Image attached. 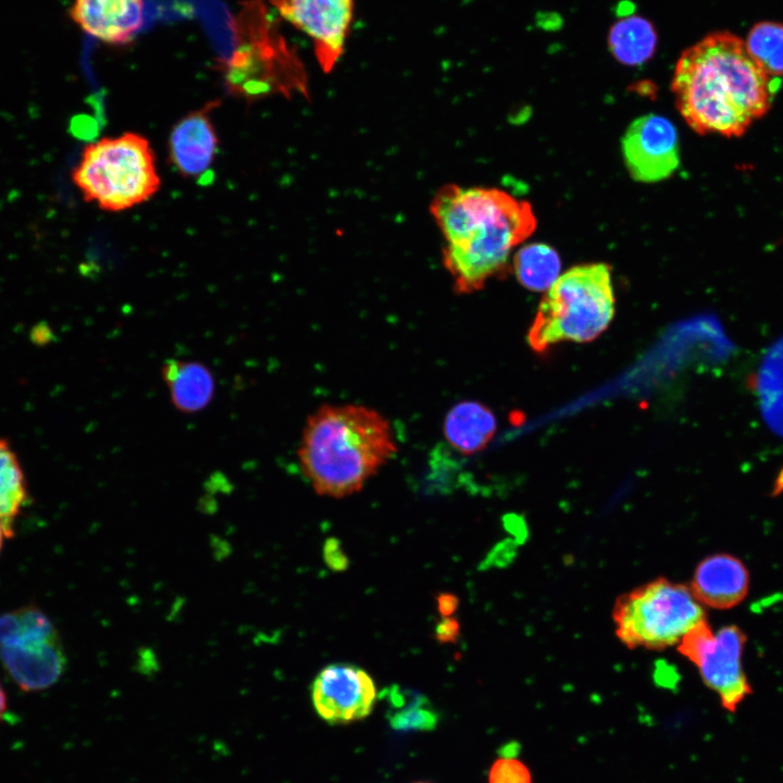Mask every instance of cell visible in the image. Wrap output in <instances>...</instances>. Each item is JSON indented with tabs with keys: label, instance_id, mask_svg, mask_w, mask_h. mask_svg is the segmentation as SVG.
I'll use <instances>...</instances> for the list:
<instances>
[{
	"label": "cell",
	"instance_id": "1",
	"mask_svg": "<svg viewBox=\"0 0 783 783\" xmlns=\"http://www.w3.org/2000/svg\"><path fill=\"white\" fill-rule=\"evenodd\" d=\"M776 78L758 65L742 38L714 32L682 52L671 90L693 130L739 137L770 109Z\"/></svg>",
	"mask_w": 783,
	"mask_h": 783
},
{
	"label": "cell",
	"instance_id": "2",
	"mask_svg": "<svg viewBox=\"0 0 783 783\" xmlns=\"http://www.w3.org/2000/svg\"><path fill=\"white\" fill-rule=\"evenodd\" d=\"M430 212L443 235V263L458 295L475 293L504 274L513 249L536 227L531 204L498 188L444 185Z\"/></svg>",
	"mask_w": 783,
	"mask_h": 783
},
{
	"label": "cell",
	"instance_id": "3",
	"mask_svg": "<svg viewBox=\"0 0 783 783\" xmlns=\"http://www.w3.org/2000/svg\"><path fill=\"white\" fill-rule=\"evenodd\" d=\"M389 421L363 405H322L308 417L298 447L316 494L341 498L364 486L397 453Z\"/></svg>",
	"mask_w": 783,
	"mask_h": 783
},
{
	"label": "cell",
	"instance_id": "4",
	"mask_svg": "<svg viewBox=\"0 0 783 783\" xmlns=\"http://www.w3.org/2000/svg\"><path fill=\"white\" fill-rule=\"evenodd\" d=\"M233 27L236 47L219 66L229 95L248 103L272 96L309 98L304 65L262 0L245 1Z\"/></svg>",
	"mask_w": 783,
	"mask_h": 783
},
{
	"label": "cell",
	"instance_id": "5",
	"mask_svg": "<svg viewBox=\"0 0 783 783\" xmlns=\"http://www.w3.org/2000/svg\"><path fill=\"white\" fill-rule=\"evenodd\" d=\"M71 179L85 201L110 212L148 201L161 186L152 147L134 132L88 144Z\"/></svg>",
	"mask_w": 783,
	"mask_h": 783
},
{
	"label": "cell",
	"instance_id": "6",
	"mask_svg": "<svg viewBox=\"0 0 783 783\" xmlns=\"http://www.w3.org/2000/svg\"><path fill=\"white\" fill-rule=\"evenodd\" d=\"M613 314L610 268L577 265L560 275L540 300L527 341L537 352L561 341H591L608 327Z\"/></svg>",
	"mask_w": 783,
	"mask_h": 783
},
{
	"label": "cell",
	"instance_id": "7",
	"mask_svg": "<svg viewBox=\"0 0 783 783\" xmlns=\"http://www.w3.org/2000/svg\"><path fill=\"white\" fill-rule=\"evenodd\" d=\"M613 620L626 646L660 649L680 643L706 619L691 588L660 577L621 596Z\"/></svg>",
	"mask_w": 783,
	"mask_h": 783
},
{
	"label": "cell",
	"instance_id": "8",
	"mask_svg": "<svg viewBox=\"0 0 783 783\" xmlns=\"http://www.w3.org/2000/svg\"><path fill=\"white\" fill-rule=\"evenodd\" d=\"M746 643L743 631L728 625L713 633L706 620L689 630L679 643V650L699 671L707 687L720 698L721 706L735 712L751 694V686L742 667Z\"/></svg>",
	"mask_w": 783,
	"mask_h": 783
},
{
	"label": "cell",
	"instance_id": "9",
	"mask_svg": "<svg viewBox=\"0 0 783 783\" xmlns=\"http://www.w3.org/2000/svg\"><path fill=\"white\" fill-rule=\"evenodd\" d=\"M279 16L312 41L315 59L331 73L345 52L353 20V0H268Z\"/></svg>",
	"mask_w": 783,
	"mask_h": 783
},
{
	"label": "cell",
	"instance_id": "10",
	"mask_svg": "<svg viewBox=\"0 0 783 783\" xmlns=\"http://www.w3.org/2000/svg\"><path fill=\"white\" fill-rule=\"evenodd\" d=\"M631 176L642 183L666 179L680 164L676 128L667 117L647 114L633 121L621 140Z\"/></svg>",
	"mask_w": 783,
	"mask_h": 783
},
{
	"label": "cell",
	"instance_id": "11",
	"mask_svg": "<svg viewBox=\"0 0 783 783\" xmlns=\"http://www.w3.org/2000/svg\"><path fill=\"white\" fill-rule=\"evenodd\" d=\"M316 713L331 724H344L368 717L376 700L371 675L350 663H333L323 668L311 686Z\"/></svg>",
	"mask_w": 783,
	"mask_h": 783
},
{
	"label": "cell",
	"instance_id": "12",
	"mask_svg": "<svg viewBox=\"0 0 783 783\" xmlns=\"http://www.w3.org/2000/svg\"><path fill=\"white\" fill-rule=\"evenodd\" d=\"M0 660L9 676L24 692L51 687L66 667L58 632L20 636L0 646Z\"/></svg>",
	"mask_w": 783,
	"mask_h": 783
},
{
	"label": "cell",
	"instance_id": "13",
	"mask_svg": "<svg viewBox=\"0 0 783 783\" xmlns=\"http://www.w3.org/2000/svg\"><path fill=\"white\" fill-rule=\"evenodd\" d=\"M219 105V100L209 101L184 115L171 129L169 160L183 177H200L212 166L220 142L212 112Z\"/></svg>",
	"mask_w": 783,
	"mask_h": 783
},
{
	"label": "cell",
	"instance_id": "14",
	"mask_svg": "<svg viewBox=\"0 0 783 783\" xmlns=\"http://www.w3.org/2000/svg\"><path fill=\"white\" fill-rule=\"evenodd\" d=\"M71 20L87 35L109 45L130 42L144 23L142 0H73Z\"/></svg>",
	"mask_w": 783,
	"mask_h": 783
},
{
	"label": "cell",
	"instance_id": "15",
	"mask_svg": "<svg viewBox=\"0 0 783 783\" xmlns=\"http://www.w3.org/2000/svg\"><path fill=\"white\" fill-rule=\"evenodd\" d=\"M748 586L745 564L734 556L716 554L698 563L691 589L700 604L729 609L746 597Z\"/></svg>",
	"mask_w": 783,
	"mask_h": 783
},
{
	"label": "cell",
	"instance_id": "16",
	"mask_svg": "<svg viewBox=\"0 0 783 783\" xmlns=\"http://www.w3.org/2000/svg\"><path fill=\"white\" fill-rule=\"evenodd\" d=\"M497 420L494 412L476 400L453 405L444 418L446 442L459 453L473 455L483 450L495 435Z\"/></svg>",
	"mask_w": 783,
	"mask_h": 783
},
{
	"label": "cell",
	"instance_id": "17",
	"mask_svg": "<svg viewBox=\"0 0 783 783\" xmlns=\"http://www.w3.org/2000/svg\"><path fill=\"white\" fill-rule=\"evenodd\" d=\"M171 402L183 413H196L206 409L215 393V378L203 363L171 359L161 368Z\"/></svg>",
	"mask_w": 783,
	"mask_h": 783
},
{
	"label": "cell",
	"instance_id": "18",
	"mask_svg": "<svg viewBox=\"0 0 783 783\" xmlns=\"http://www.w3.org/2000/svg\"><path fill=\"white\" fill-rule=\"evenodd\" d=\"M658 42L657 32L650 21L638 15L625 16L610 28L608 46L612 55L630 66L650 60Z\"/></svg>",
	"mask_w": 783,
	"mask_h": 783
},
{
	"label": "cell",
	"instance_id": "19",
	"mask_svg": "<svg viewBox=\"0 0 783 783\" xmlns=\"http://www.w3.org/2000/svg\"><path fill=\"white\" fill-rule=\"evenodd\" d=\"M561 261L555 249L546 244H529L513 257L518 281L534 291L548 290L560 276Z\"/></svg>",
	"mask_w": 783,
	"mask_h": 783
},
{
	"label": "cell",
	"instance_id": "20",
	"mask_svg": "<svg viewBox=\"0 0 783 783\" xmlns=\"http://www.w3.org/2000/svg\"><path fill=\"white\" fill-rule=\"evenodd\" d=\"M28 499L25 476L11 445L0 438V520L10 537L13 522Z\"/></svg>",
	"mask_w": 783,
	"mask_h": 783
},
{
	"label": "cell",
	"instance_id": "21",
	"mask_svg": "<svg viewBox=\"0 0 783 783\" xmlns=\"http://www.w3.org/2000/svg\"><path fill=\"white\" fill-rule=\"evenodd\" d=\"M751 58L770 76L783 75V24L762 21L755 24L745 41Z\"/></svg>",
	"mask_w": 783,
	"mask_h": 783
},
{
	"label": "cell",
	"instance_id": "22",
	"mask_svg": "<svg viewBox=\"0 0 783 783\" xmlns=\"http://www.w3.org/2000/svg\"><path fill=\"white\" fill-rule=\"evenodd\" d=\"M407 692L398 687L389 689L388 698L398 708L389 714L393 729L399 731H433L438 722V714L423 695H411L406 701Z\"/></svg>",
	"mask_w": 783,
	"mask_h": 783
},
{
	"label": "cell",
	"instance_id": "23",
	"mask_svg": "<svg viewBox=\"0 0 783 783\" xmlns=\"http://www.w3.org/2000/svg\"><path fill=\"white\" fill-rule=\"evenodd\" d=\"M488 783H532V775L521 760L513 756H502L493 762Z\"/></svg>",
	"mask_w": 783,
	"mask_h": 783
},
{
	"label": "cell",
	"instance_id": "24",
	"mask_svg": "<svg viewBox=\"0 0 783 783\" xmlns=\"http://www.w3.org/2000/svg\"><path fill=\"white\" fill-rule=\"evenodd\" d=\"M325 563L334 571H343L348 566V557L344 552L340 542L334 537L327 538L323 545Z\"/></svg>",
	"mask_w": 783,
	"mask_h": 783
},
{
	"label": "cell",
	"instance_id": "25",
	"mask_svg": "<svg viewBox=\"0 0 783 783\" xmlns=\"http://www.w3.org/2000/svg\"><path fill=\"white\" fill-rule=\"evenodd\" d=\"M459 635V621L451 617H443L435 626V638L440 643H455Z\"/></svg>",
	"mask_w": 783,
	"mask_h": 783
},
{
	"label": "cell",
	"instance_id": "26",
	"mask_svg": "<svg viewBox=\"0 0 783 783\" xmlns=\"http://www.w3.org/2000/svg\"><path fill=\"white\" fill-rule=\"evenodd\" d=\"M437 608L443 617H450L459 606V599L453 594L442 593L437 596Z\"/></svg>",
	"mask_w": 783,
	"mask_h": 783
},
{
	"label": "cell",
	"instance_id": "27",
	"mask_svg": "<svg viewBox=\"0 0 783 783\" xmlns=\"http://www.w3.org/2000/svg\"><path fill=\"white\" fill-rule=\"evenodd\" d=\"M7 708H8L7 695L0 683V721H1L2 717L4 716Z\"/></svg>",
	"mask_w": 783,
	"mask_h": 783
},
{
	"label": "cell",
	"instance_id": "28",
	"mask_svg": "<svg viewBox=\"0 0 783 783\" xmlns=\"http://www.w3.org/2000/svg\"><path fill=\"white\" fill-rule=\"evenodd\" d=\"M9 537H10V535H9V533H8L4 524H3L2 521L0 520V552H1V550H2L4 539H5V538H9Z\"/></svg>",
	"mask_w": 783,
	"mask_h": 783
},
{
	"label": "cell",
	"instance_id": "29",
	"mask_svg": "<svg viewBox=\"0 0 783 783\" xmlns=\"http://www.w3.org/2000/svg\"><path fill=\"white\" fill-rule=\"evenodd\" d=\"M414 783H430V782H414Z\"/></svg>",
	"mask_w": 783,
	"mask_h": 783
}]
</instances>
